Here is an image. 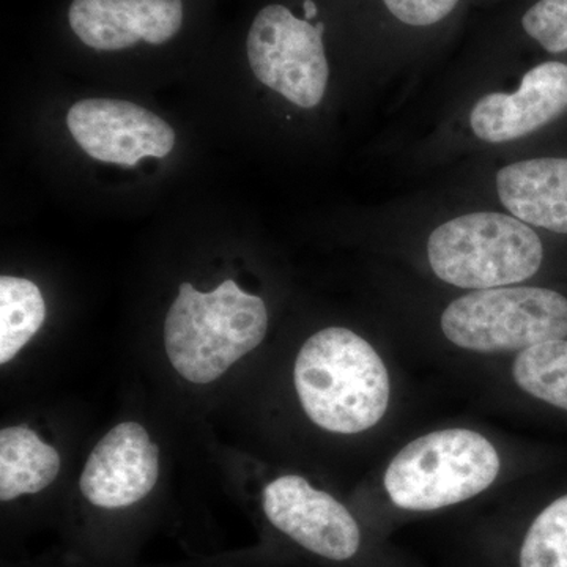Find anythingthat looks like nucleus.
Segmentation results:
<instances>
[{
  "instance_id": "dca6fc26",
  "label": "nucleus",
  "mask_w": 567,
  "mask_h": 567,
  "mask_svg": "<svg viewBox=\"0 0 567 567\" xmlns=\"http://www.w3.org/2000/svg\"><path fill=\"white\" fill-rule=\"evenodd\" d=\"M520 567H567V495L533 522L522 544Z\"/></svg>"
},
{
  "instance_id": "f8f14e48",
  "label": "nucleus",
  "mask_w": 567,
  "mask_h": 567,
  "mask_svg": "<svg viewBox=\"0 0 567 567\" xmlns=\"http://www.w3.org/2000/svg\"><path fill=\"white\" fill-rule=\"evenodd\" d=\"M496 193L522 223L567 234V158L507 164L496 174Z\"/></svg>"
},
{
  "instance_id": "20e7f679",
  "label": "nucleus",
  "mask_w": 567,
  "mask_h": 567,
  "mask_svg": "<svg viewBox=\"0 0 567 567\" xmlns=\"http://www.w3.org/2000/svg\"><path fill=\"white\" fill-rule=\"evenodd\" d=\"M494 445L468 429H447L413 440L391 461L385 488L406 511H435L480 495L496 480Z\"/></svg>"
},
{
  "instance_id": "39448f33",
  "label": "nucleus",
  "mask_w": 567,
  "mask_h": 567,
  "mask_svg": "<svg viewBox=\"0 0 567 567\" xmlns=\"http://www.w3.org/2000/svg\"><path fill=\"white\" fill-rule=\"evenodd\" d=\"M453 344L481 353L527 350L567 336V298L543 287H495L453 301L442 316Z\"/></svg>"
},
{
  "instance_id": "6e6552de",
  "label": "nucleus",
  "mask_w": 567,
  "mask_h": 567,
  "mask_svg": "<svg viewBox=\"0 0 567 567\" xmlns=\"http://www.w3.org/2000/svg\"><path fill=\"white\" fill-rule=\"evenodd\" d=\"M262 507L276 529L311 554L347 561L360 550V527L349 509L305 477L282 476L268 484Z\"/></svg>"
},
{
  "instance_id": "0eeeda50",
  "label": "nucleus",
  "mask_w": 567,
  "mask_h": 567,
  "mask_svg": "<svg viewBox=\"0 0 567 567\" xmlns=\"http://www.w3.org/2000/svg\"><path fill=\"white\" fill-rule=\"evenodd\" d=\"M66 125L78 145L96 162L136 166L141 159L173 152L169 123L123 100L87 99L70 107Z\"/></svg>"
},
{
  "instance_id": "423d86ee",
  "label": "nucleus",
  "mask_w": 567,
  "mask_h": 567,
  "mask_svg": "<svg viewBox=\"0 0 567 567\" xmlns=\"http://www.w3.org/2000/svg\"><path fill=\"white\" fill-rule=\"evenodd\" d=\"M246 51L252 73L271 91L303 110L322 102L330 78L323 24L301 20L284 6L265 7L249 29Z\"/></svg>"
},
{
  "instance_id": "2eb2a0df",
  "label": "nucleus",
  "mask_w": 567,
  "mask_h": 567,
  "mask_svg": "<svg viewBox=\"0 0 567 567\" xmlns=\"http://www.w3.org/2000/svg\"><path fill=\"white\" fill-rule=\"evenodd\" d=\"M525 393L567 412V341L544 342L522 350L513 368Z\"/></svg>"
},
{
  "instance_id": "1a4fd4ad",
  "label": "nucleus",
  "mask_w": 567,
  "mask_h": 567,
  "mask_svg": "<svg viewBox=\"0 0 567 567\" xmlns=\"http://www.w3.org/2000/svg\"><path fill=\"white\" fill-rule=\"evenodd\" d=\"M158 476V446L141 424L122 423L93 447L80 488L82 496L100 509H123L151 494Z\"/></svg>"
},
{
  "instance_id": "f3484780",
  "label": "nucleus",
  "mask_w": 567,
  "mask_h": 567,
  "mask_svg": "<svg viewBox=\"0 0 567 567\" xmlns=\"http://www.w3.org/2000/svg\"><path fill=\"white\" fill-rule=\"evenodd\" d=\"M522 28L551 54L567 51V0H537L525 11Z\"/></svg>"
},
{
  "instance_id": "ddd939ff",
  "label": "nucleus",
  "mask_w": 567,
  "mask_h": 567,
  "mask_svg": "<svg viewBox=\"0 0 567 567\" xmlns=\"http://www.w3.org/2000/svg\"><path fill=\"white\" fill-rule=\"evenodd\" d=\"M61 472V454L28 425L0 432V499L13 502L54 483Z\"/></svg>"
},
{
  "instance_id": "9b49d317",
  "label": "nucleus",
  "mask_w": 567,
  "mask_h": 567,
  "mask_svg": "<svg viewBox=\"0 0 567 567\" xmlns=\"http://www.w3.org/2000/svg\"><path fill=\"white\" fill-rule=\"evenodd\" d=\"M71 31L96 51H121L137 41L163 44L183 24V0H73Z\"/></svg>"
},
{
  "instance_id": "f257e3e1",
  "label": "nucleus",
  "mask_w": 567,
  "mask_h": 567,
  "mask_svg": "<svg viewBox=\"0 0 567 567\" xmlns=\"http://www.w3.org/2000/svg\"><path fill=\"white\" fill-rule=\"evenodd\" d=\"M293 380L309 420L336 434L374 427L390 402L382 358L347 328H324L311 336L295 361Z\"/></svg>"
},
{
  "instance_id": "f03ea898",
  "label": "nucleus",
  "mask_w": 567,
  "mask_h": 567,
  "mask_svg": "<svg viewBox=\"0 0 567 567\" xmlns=\"http://www.w3.org/2000/svg\"><path fill=\"white\" fill-rule=\"evenodd\" d=\"M267 330L262 298L244 292L233 279L208 293L183 282L164 323V346L183 379L207 385L262 344Z\"/></svg>"
},
{
  "instance_id": "a211bd4d",
  "label": "nucleus",
  "mask_w": 567,
  "mask_h": 567,
  "mask_svg": "<svg viewBox=\"0 0 567 567\" xmlns=\"http://www.w3.org/2000/svg\"><path fill=\"white\" fill-rule=\"evenodd\" d=\"M395 18L413 28H429L446 20L461 0H382Z\"/></svg>"
},
{
  "instance_id": "9d476101",
  "label": "nucleus",
  "mask_w": 567,
  "mask_h": 567,
  "mask_svg": "<svg viewBox=\"0 0 567 567\" xmlns=\"http://www.w3.org/2000/svg\"><path fill=\"white\" fill-rule=\"evenodd\" d=\"M567 111V63L544 62L525 73L516 92L483 96L470 112V126L481 141L503 144L520 140Z\"/></svg>"
},
{
  "instance_id": "4468645a",
  "label": "nucleus",
  "mask_w": 567,
  "mask_h": 567,
  "mask_svg": "<svg viewBox=\"0 0 567 567\" xmlns=\"http://www.w3.org/2000/svg\"><path fill=\"white\" fill-rule=\"evenodd\" d=\"M47 305L37 284L24 278H0V364L13 360L39 333Z\"/></svg>"
},
{
  "instance_id": "7ed1b4c3",
  "label": "nucleus",
  "mask_w": 567,
  "mask_h": 567,
  "mask_svg": "<svg viewBox=\"0 0 567 567\" xmlns=\"http://www.w3.org/2000/svg\"><path fill=\"white\" fill-rule=\"evenodd\" d=\"M436 278L462 289H495L525 281L544 259L540 238L516 216L466 213L443 223L427 241Z\"/></svg>"
}]
</instances>
